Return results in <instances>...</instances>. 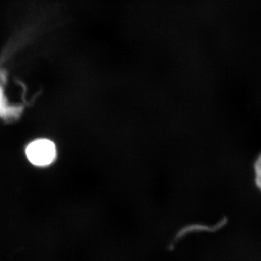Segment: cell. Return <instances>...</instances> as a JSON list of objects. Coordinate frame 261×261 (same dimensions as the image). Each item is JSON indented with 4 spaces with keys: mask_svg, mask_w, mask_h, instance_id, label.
I'll list each match as a JSON object with an SVG mask.
<instances>
[{
    "mask_svg": "<svg viewBox=\"0 0 261 261\" xmlns=\"http://www.w3.org/2000/svg\"><path fill=\"white\" fill-rule=\"evenodd\" d=\"M20 112H21V108L11 107L7 104L3 89L0 86V116L5 118H13V117L18 116Z\"/></svg>",
    "mask_w": 261,
    "mask_h": 261,
    "instance_id": "2",
    "label": "cell"
},
{
    "mask_svg": "<svg viewBox=\"0 0 261 261\" xmlns=\"http://www.w3.org/2000/svg\"><path fill=\"white\" fill-rule=\"evenodd\" d=\"M254 174L255 185L261 191V153L259 154L254 163Z\"/></svg>",
    "mask_w": 261,
    "mask_h": 261,
    "instance_id": "3",
    "label": "cell"
},
{
    "mask_svg": "<svg viewBox=\"0 0 261 261\" xmlns=\"http://www.w3.org/2000/svg\"><path fill=\"white\" fill-rule=\"evenodd\" d=\"M25 154L29 161L37 166H47L56 159V147L51 140L39 139L31 142L27 149Z\"/></svg>",
    "mask_w": 261,
    "mask_h": 261,
    "instance_id": "1",
    "label": "cell"
}]
</instances>
